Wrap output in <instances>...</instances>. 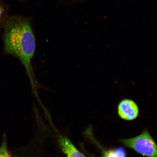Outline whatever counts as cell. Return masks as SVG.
<instances>
[{"instance_id":"52a82bcc","label":"cell","mask_w":157,"mask_h":157,"mask_svg":"<svg viewBox=\"0 0 157 157\" xmlns=\"http://www.w3.org/2000/svg\"><path fill=\"white\" fill-rule=\"evenodd\" d=\"M5 13V10L3 6L0 3V23L1 22L2 20L3 19Z\"/></svg>"},{"instance_id":"7a4b0ae2","label":"cell","mask_w":157,"mask_h":157,"mask_svg":"<svg viewBox=\"0 0 157 157\" xmlns=\"http://www.w3.org/2000/svg\"><path fill=\"white\" fill-rule=\"evenodd\" d=\"M121 142L125 146L147 157H157V146L148 131H144L139 136L123 139Z\"/></svg>"},{"instance_id":"5b68a950","label":"cell","mask_w":157,"mask_h":157,"mask_svg":"<svg viewBox=\"0 0 157 157\" xmlns=\"http://www.w3.org/2000/svg\"><path fill=\"white\" fill-rule=\"evenodd\" d=\"M101 149L102 151V157H126L125 151L122 148L109 150Z\"/></svg>"},{"instance_id":"3957f363","label":"cell","mask_w":157,"mask_h":157,"mask_svg":"<svg viewBox=\"0 0 157 157\" xmlns=\"http://www.w3.org/2000/svg\"><path fill=\"white\" fill-rule=\"evenodd\" d=\"M118 113L121 118L127 121L133 120L138 116V107L132 100L124 99L119 104Z\"/></svg>"},{"instance_id":"6da1fadb","label":"cell","mask_w":157,"mask_h":157,"mask_svg":"<svg viewBox=\"0 0 157 157\" xmlns=\"http://www.w3.org/2000/svg\"><path fill=\"white\" fill-rule=\"evenodd\" d=\"M4 50L6 54L16 57L24 66L35 90L31 61L34 56L36 40L29 19L12 17L5 26L3 36Z\"/></svg>"},{"instance_id":"277c9868","label":"cell","mask_w":157,"mask_h":157,"mask_svg":"<svg viewBox=\"0 0 157 157\" xmlns=\"http://www.w3.org/2000/svg\"><path fill=\"white\" fill-rule=\"evenodd\" d=\"M56 139L61 150L67 157H86L66 136L56 133Z\"/></svg>"},{"instance_id":"ba28073f","label":"cell","mask_w":157,"mask_h":157,"mask_svg":"<svg viewBox=\"0 0 157 157\" xmlns=\"http://www.w3.org/2000/svg\"><path fill=\"white\" fill-rule=\"evenodd\" d=\"M63 1H67V3L70 4H74L80 2L82 1H84V0H62Z\"/></svg>"},{"instance_id":"8992f818","label":"cell","mask_w":157,"mask_h":157,"mask_svg":"<svg viewBox=\"0 0 157 157\" xmlns=\"http://www.w3.org/2000/svg\"><path fill=\"white\" fill-rule=\"evenodd\" d=\"M0 157H11L8 147L7 137L5 135L0 146Z\"/></svg>"}]
</instances>
